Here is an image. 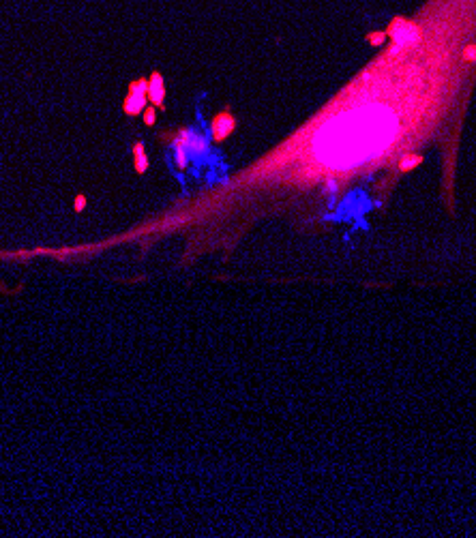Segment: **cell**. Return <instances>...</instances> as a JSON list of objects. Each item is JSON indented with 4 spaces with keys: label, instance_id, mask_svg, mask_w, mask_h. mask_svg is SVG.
<instances>
[{
    "label": "cell",
    "instance_id": "1",
    "mask_svg": "<svg viewBox=\"0 0 476 538\" xmlns=\"http://www.w3.org/2000/svg\"><path fill=\"white\" fill-rule=\"evenodd\" d=\"M210 129H213V138L215 142H223L228 135L236 129V118L230 116L228 112H221V114H217L215 120H213V125H210Z\"/></svg>",
    "mask_w": 476,
    "mask_h": 538
},
{
    "label": "cell",
    "instance_id": "2",
    "mask_svg": "<svg viewBox=\"0 0 476 538\" xmlns=\"http://www.w3.org/2000/svg\"><path fill=\"white\" fill-rule=\"evenodd\" d=\"M420 163H422V157H420L418 153H414V155H407V157H403L401 161H399L397 168H399V172H401V174H407L410 170L416 168V165H420Z\"/></svg>",
    "mask_w": 476,
    "mask_h": 538
},
{
    "label": "cell",
    "instance_id": "3",
    "mask_svg": "<svg viewBox=\"0 0 476 538\" xmlns=\"http://www.w3.org/2000/svg\"><path fill=\"white\" fill-rule=\"evenodd\" d=\"M144 86H146V82H140V84H138V88H135V86H133V90H131V93L135 95V112H140V103H142V101H144V97H142V95H144V90H146ZM131 103H133V97H129V99H127V108H125V110H127V112H129V114L133 112V108H131Z\"/></svg>",
    "mask_w": 476,
    "mask_h": 538
},
{
    "label": "cell",
    "instance_id": "4",
    "mask_svg": "<svg viewBox=\"0 0 476 538\" xmlns=\"http://www.w3.org/2000/svg\"><path fill=\"white\" fill-rule=\"evenodd\" d=\"M135 150H138V157H140V165H138V170L140 172H144L146 168H148V161H146V155H144V148H142V144H138V146H135Z\"/></svg>",
    "mask_w": 476,
    "mask_h": 538
},
{
    "label": "cell",
    "instance_id": "5",
    "mask_svg": "<svg viewBox=\"0 0 476 538\" xmlns=\"http://www.w3.org/2000/svg\"><path fill=\"white\" fill-rule=\"evenodd\" d=\"M153 120H155V110L150 108V110L146 112V125H153Z\"/></svg>",
    "mask_w": 476,
    "mask_h": 538
}]
</instances>
